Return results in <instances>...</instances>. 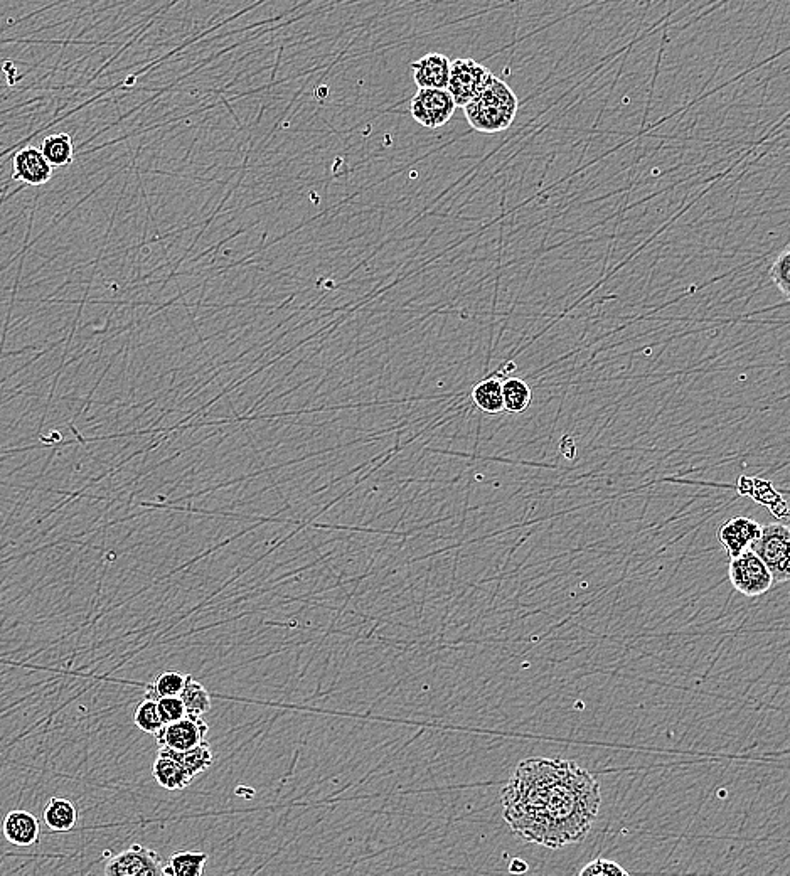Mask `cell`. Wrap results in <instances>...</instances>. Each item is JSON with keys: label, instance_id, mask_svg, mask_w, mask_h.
<instances>
[{"label": "cell", "instance_id": "25", "mask_svg": "<svg viewBox=\"0 0 790 876\" xmlns=\"http://www.w3.org/2000/svg\"><path fill=\"white\" fill-rule=\"evenodd\" d=\"M629 871L622 868L619 863L605 858H598L583 866L580 876H627Z\"/></svg>", "mask_w": 790, "mask_h": 876}, {"label": "cell", "instance_id": "17", "mask_svg": "<svg viewBox=\"0 0 790 876\" xmlns=\"http://www.w3.org/2000/svg\"><path fill=\"white\" fill-rule=\"evenodd\" d=\"M39 149L53 167L71 166L75 159V145L68 134L48 135Z\"/></svg>", "mask_w": 790, "mask_h": 876}, {"label": "cell", "instance_id": "13", "mask_svg": "<svg viewBox=\"0 0 790 876\" xmlns=\"http://www.w3.org/2000/svg\"><path fill=\"white\" fill-rule=\"evenodd\" d=\"M159 755L167 757V759L176 760L182 767H186L194 777L203 774L204 770H208L213 765L214 760L213 748H211V745L206 740H203L196 747L189 748L186 752H179V750H174V748L161 745Z\"/></svg>", "mask_w": 790, "mask_h": 876}, {"label": "cell", "instance_id": "15", "mask_svg": "<svg viewBox=\"0 0 790 876\" xmlns=\"http://www.w3.org/2000/svg\"><path fill=\"white\" fill-rule=\"evenodd\" d=\"M43 819L51 831L68 833L78 823V811L75 804L68 799L51 797L44 807Z\"/></svg>", "mask_w": 790, "mask_h": 876}, {"label": "cell", "instance_id": "22", "mask_svg": "<svg viewBox=\"0 0 790 876\" xmlns=\"http://www.w3.org/2000/svg\"><path fill=\"white\" fill-rule=\"evenodd\" d=\"M134 722L142 732L150 733V735H155V733L159 732L164 727V723H162L161 715H159L157 700L145 698L137 706V710H135Z\"/></svg>", "mask_w": 790, "mask_h": 876}, {"label": "cell", "instance_id": "3", "mask_svg": "<svg viewBox=\"0 0 790 876\" xmlns=\"http://www.w3.org/2000/svg\"><path fill=\"white\" fill-rule=\"evenodd\" d=\"M789 545V528L785 524L774 523L762 526L760 536L750 546V550L769 568L774 583H785L789 580Z\"/></svg>", "mask_w": 790, "mask_h": 876}, {"label": "cell", "instance_id": "26", "mask_svg": "<svg viewBox=\"0 0 790 876\" xmlns=\"http://www.w3.org/2000/svg\"><path fill=\"white\" fill-rule=\"evenodd\" d=\"M528 870V863L524 860H519V858H514V860L509 863V871H511L513 875H521V873H526Z\"/></svg>", "mask_w": 790, "mask_h": 876}, {"label": "cell", "instance_id": "16", "mask_svg": "<svg viewBox=\"0 0 790 876\" xmlns=\"http://www.w3.org/2000/svg\"><path fill=\"white\" fill-rule=\"evenodd\" d=\"M472 400L477 408L487 415H499L504 410V398H502V383L497 378H487L472 390Z\"/></svg>", "mask_w": 790, "mask_h": 876}, {"label": "cell", "instance_id": "9", "mask_svg": "<svg viewBox=\"0 0 790 876\" xmlns=\"http://www.w3.org/2000/svg\"><path fill=\"white\" fill-rule=\"evenodd\" d=\"M12 174L16 181L27 186H44L53 177V166L46 161L43 152L38 147H24L12 159Z\"/></svg>", "mask_w": 790, "mask_h": 876}, {"label": "cell", "instance_id": "14", "mask_svg": "<svg viewBox=\"0 0 790 876\" xmlns=\"http://www.w3.org/2000/svg\"><path fill=\"white\" fill-rule=\"evenodd\" d=\"M152 775L155 782L167 791H182L187 786H191L194 780V775L182 767L176 760L167 759V757H157L154 765H152Z\"/></svg>", "mask_w": 790, "mask_h": 876}, {"label": "cell", "instance_id": "20", "mask_svg": "<svg viewBox=\"0 0 790 876\" xmlns=\"http://www.w3.org/2000/svg\"><path fill=\"white\" fill-rule=\"evenodd\" d=\"M179 698L186 706L189 715L204 716L211 711V706H213L209 691L204 688L203 684L193 679V676H187L186 684H184Z\"/></svg>", "mask_w": 790, "mask_h": 876}, {"label": "cell", "instance_id": "4", "mask_svg": "<svg viewBox=\"0 0 790 876\" xmlns=\"http://www.w3.org/2000/svg\"><path fill=\"white\" fill-rule=\"evenodd\" d=\"M728 577L733 588L745 597H760L775 585L769 568L750 548L732 558Z\"/></svg>", "mask_w": 790, "mask_h": 876}, {"label": "cell", "instance_id": "23", "mask_svg": "<svg viewBox=\"0 0 790 876\" xmlns=\"http://www.w3.org/2000/svg\"><path fill=\"white\" fill-rule=\"evenodd\" d=\"M790 248H784L779 257L775 258V262L770 267V278L777 285V289L784 294V297L790 295Z\"/></svg>", "mask_w": 790, "mask_h": 876}, {"label": "cell", "instance_id": "5", "mask_svg": "<svg viewBox=\"0 0 790 876\" xmlns=\"http://www.w3.org/2000/svg\"><path fill=\"white\" fill-rule=\"evenodd\" d=\"M491 71L474 59L459 58L450 61L447 91L454 98L455 105L464 108L467 103L481 93L491 78Z\"/></svg>", "mask_w": 790, "mask_h": 876}, {"label": "cell", "instance_id": "21", "mask_svg": "<svg viewBox=\"0 0 790 876\" xmlns=\"http://www.w3.org/2000/svg\"><path fill=\"white\" fill-rule=\"evenodd\" d=\"M187 676L189 674H182L179 671H166V673H162L159 678L155 679L154 684H150L145 698L157 700V698H162V696L181 695L182 688H184V684L187 681Z\"/></svg>", "mask_w": 790, "mask_h": 876}, {"label": "cell", "instance_id": "6", "mask_svg": "<svg viewBox=\"0 0 790 876\" xmlns=\"http://www.w3.org/2000/svg\"><path fill=\"white\" fill-rule=\"evenodd\" d=\"M457 105L447 90L418 88L417 95L410 102V113L415 122L425 129H440L454 117Z\"/></svg>", "mask_w": 790, "mask_h": 876}, {"label": "cell", "instance_id": "24", "mask_svg": "<svg viewBox=\"0 0 790 876\" xmlns=\"http://www.w3.org/2000/svg\"><path fill=\"white\" fill-rule=\"evenodd\" d=\"M157 708H159V715H161L164 725L177 722L187 715L186 706L179 696L157 698Z\"/></svg>", "mask_w": 790, "mask_h": 876}, {"label": "cell", "instance_id": "7", "mask_svg": "<svg viewBox=\"0 0 790 876\" xmlns=\"http://www.w3.org/2000/svg\"><path fill=\"white\" fill-rule=\"evenodd\" d=\"M164 861L154 850L145 848L142 844H134L129 850L113 856L105 865V875L108 876H164L162 875Z\"/></svg>", "mask_w": 790, "mask_h": 876}, {"label": "cell", "instance_id": "18", "mask_svg": "<svg viewBox=\"0 0 790 876\" xmlns=\"http://www.w3.org/2000/svg\"><path fill=\"white\" fill-rule=\"evenodd\" d=\"M208 863L206 853L181 851L172 856L171 860L162 866V875L166 876H201L204 866Z\"/></svg>", "mask_w": 790, "mask_h": 876}, {"label": "cell", "instance_id": "2", "mask_svg": "<svg viewBox=\"0 0 790 876\" xmlns=\"http://www.w3.org/2000/svg\"><path fill=\"white\" fill-rule=\"evenodd\" d=\"M518 112L519 100L513 88L494 75H491L481 93L464 107L470 127L486 135L511 129Z\"/></svg>", "mask_w": 790, "mask_h": 876}, {"label": "cell", "instance_id": "19", "mask_svg": "<svg viewBox=\"0 0 790 876\" xmlns=\"http://www.w3.org/2000/svg\"><path fill=\"white\" fill-rule=\"evenodd\" d=\"M502 398H504V410L509 413H523L531 405V388L521 378H509L502 383Z\"/></svg>", "mask_w": 790, "mask_h": 876}, {"label": "cell", "instance_id": "8", "mask_svg": "<svg viewBox=\"0 0 790 876\" xmlns=\"http://www.w3.org/2000/svg\"><path fill=\"white\" fill-rule=\"evenodd\" d=\"M208 730V723L204 722L203 716L187 713L181 720L164 725L159 732L155 733L154 737L159 743V747L164 745V747L174 748L179 752H186L189 748L196 747L203 740H206Z\"/></svg>", "mask_w": 790, "mask_h": 876}, {"label": "cell", "instance_id": "10", "mask_svg": "<svg viewBox=\"0 0 790 876\" xmlns=\"http://www.w3.org/2000/svg\"><path fill=\"white\" fill-rule=\"evenodd\" d=\"M760 531H762V526L755 519L737 516V518H730L721 524L718 528V540L728 556L735 558L752 546L753 541L760 536Z\"/></svg>", "mask_w": 790, "mask_h": 876}, {"label": "cell", "instance_id": "12", "mask_svg": "<svg viewBox=\"0 0 790 876\" xmlns=\"http://www.w3.org/2000/svg\"><path fill=\"white\" fill-rule=\"evenodd\" d=\"M2 831L9 843L14 846H33L38 843L41 836V828L39 821L31 812L22 811V809H14L7 814L2 824Z\"/></svg>", "mask_w": 790, "mask_h": 876}, {"label": "cell", "instance_id": "11", "mask_svg": "<svg viewBox=\"0 0 790 876\" xmlns=\"http://www.w3.org/2000/svg\"><path fill=\"white\" fill-rule=\"evenodd\" d=\"M413 81L418 88L447 90L450 75V59L445 54L428 53L412 63Z\"/></svg>", "mask_w": 790, "mask_h": 876}, {"label": "cell", "instance_id": "1", "mask_svg": "<svg viewBox=\"0 0 790 876\" xmlns=\"http://www.w3.org/2000/svg\"><path fill=\"white\" fill-rule=\"evenodd\" d=\"M501 799L511 831L550 850L583 841L602 804L600 786L588 770L548 757L519 762Z\"/></svg>", "mask_w": 790, "mask_h": 876}]
</instances>
